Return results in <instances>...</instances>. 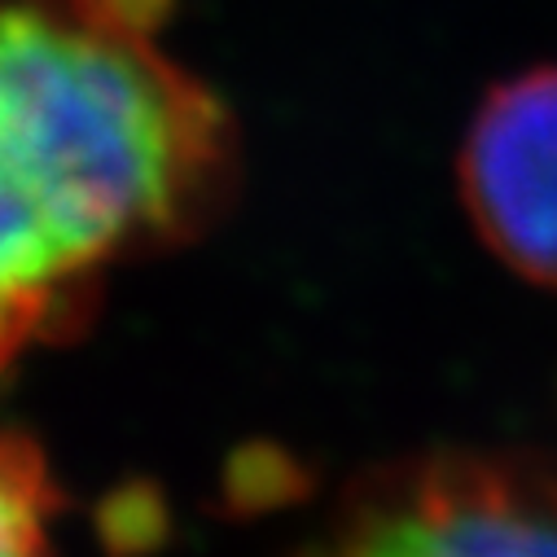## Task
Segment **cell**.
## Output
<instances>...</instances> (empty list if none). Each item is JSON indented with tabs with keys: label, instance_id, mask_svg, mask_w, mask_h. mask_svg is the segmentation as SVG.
Masks as SVG:
<instances>
[{
	"label": "cell",
	"instance_id": "cell-3",
	"mask_svg": "<svg viewBox=\"0 0 557 557\" xmlns=\"http://www.w3.org/2000/svg\"><path fill=\"white\" fill-rule=\"evenodd\" d=\"M461 198L518 276L557 290V66L487 92L461 146Z\"/></svg>",
	"mask_w": 557,
	"mask_h": 557
},
{
	"label": "cell",
	"instance_id": "cell-5",
	"mask_svg": "<svg viewBox=\"0 0 557 557\" xmlns=\"http://www.w3.org/2000/svg\"><path fill=\"white\" fill-rule=\"evenodd\" d=\"M75 5L101 27L132 40H154L176 14V0H75Z\"/></svg>",
	"mask_w": 557,
	"mask_h": 557
},
{
	"label": "cell",
	"instance_id": "cell-1",
	"mask_svg": "<svg viewBox=\"0 0 557 557\" xmlns=\"http://www.w3.org/2000/svg\"><path fill=\"white\" fill-rule=\"evenodd\" d=\"M233 185V123L181 66L75 0L0 5V373L71 338L101 282L194 237Z\"/></svg>",
	"mask_w": 557,
	"mask_h": 557
},
{
	"label": "cell",
	"instance_id": "cell-4",
	"mask_svg": "<svg viewBox=\"0 0 557 557\" xmlns=\"http://www.w3.org/2000/svg\"><path fill=\"white\" fill-rule=\"evenodd\" d=\"M58 509L45 453L18 431H0V557H53Z\"/></svg>",
	"mask_w": 557,
	"mask_h": 557
},
{
	"label": "cell",
	"instance_id": "cell-2",
	"mask_svg": "<svg viewBox=\"0 0 557 557\" xmlns=\"http://www.w3.org/2000/svg\"><path fill=\"white\" fill-rule=\"evenodd\" d=\"M304 557H557V483L487 457H435L351 492Z\"/></svg>",
	"mask_w": 557,
	"mask_h": 557
}]
</instances>
